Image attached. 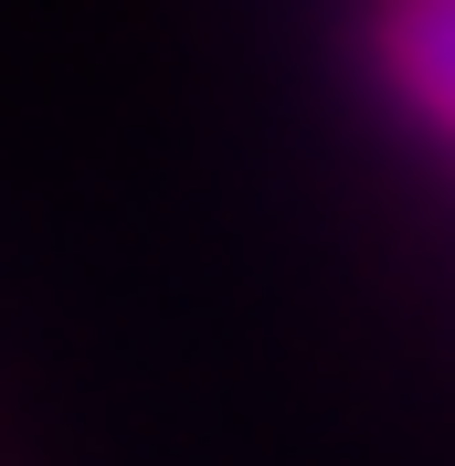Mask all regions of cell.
Wrapping results in <instances>:
<instances>
[{
	"instance_id": "cell-1",
	"label": "cell",
	"mask_w": 455,
	"mask_h": 466,
	"mask_svg": "<svg viewBox=\"0 0 455 466\" xmlns=\"http://www.w3.org/2000/svg\"><path fill=\"white\" fill-rule=\"evenodd\" d=\"M381 75L434 138H455V0H381Z\"/></svg>"
}]
</instances>
